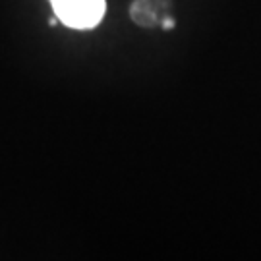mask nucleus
Wrapping results in <instances>:
<instances>
[{
  "instance_id": "obj_2",
  "label": "nucleus",
  "mask_w": 261,
  "mask_h": 261,
  "mask_svg": "<svg viewBox=\"0 0 261 261\" xmlns=\"http://www.w3.org/2000/svg\"><path fill=\"white\" fill-rule=\"evenodd\" d=\"M170 0H136L130 8V18L141 28H157L168 18Z\"/></svg>"
},
{
  "instance_id": "obj_1",
  "label": "nucleus",
  "mask_w": 261,
  "mask_h": 261,
  "mask_svg": "<svg viewBox=\"0 0 261 261\" xmlns=\"http://www.w3.org/2000/svg\"><path fill=\"white\" fill-rule=\"evenodd\" d=\"M56 18L72 29H91L105 16V0H50Z\"/></svg>"
},
{
  "instance_id": "obj_3",
  "label": "nucleus",
  "mask_w": 261,
  "mask_h": 261,
  "mask_svg": "<svg viewBox=\"0 0 261 261\" xmlns=\"http://www.w3.org/2000/svg\"><path fill=\"white\" fill-rule=\"evenodd\" d=\"M174 23H176V21H174V19H172V18H170V16H168V18L163 19V23H161V28H163V29H172V28H174Z\"/></svg>"
}]
</instances>
